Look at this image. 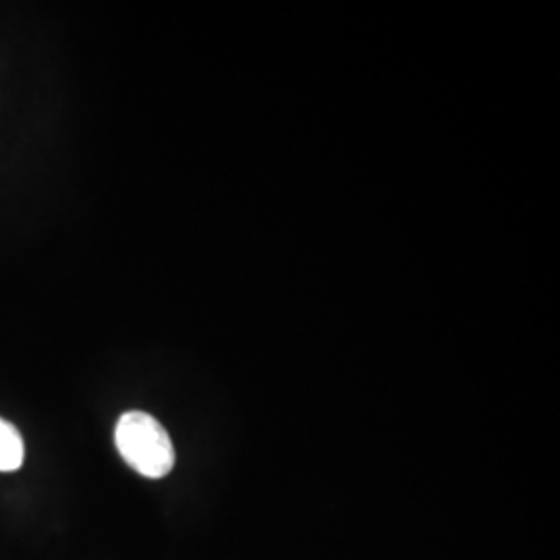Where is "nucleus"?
<instances>
[{
  "mask_svg": "<svg viewBox=\"0 0 560 560\" xmlns=\"http://www.w3.org/2000/svg\"><path fill=\"white\" fill-rule=\"evenodd\" d=\"M115 444L125 463L143 478L161 480L175 467V446L161 421L143 411H127L115 428Z\"/></svg>",
  "mask_w": 560,
  "mask_h": 560,
  "instance_id": "obj_1",
  "label": "nucleus"
},
{
  "mask_svg": "<svg viewBox=\"0 0 560 560\" xmlns=\"http://www.w3.org/2000/svg\"><path fill=\"white\" fill-rule=\"evenodd\" d=\"M23 455H25V446H23L20 430L13 423L0 420V471L2 474L18 471L23 465Z\"/></svg>",
  "mask_w": 560,
  "mask_h": 560,
  "instance_id": "obj_2",
  "label": "nucleus"
}]
</instances>
